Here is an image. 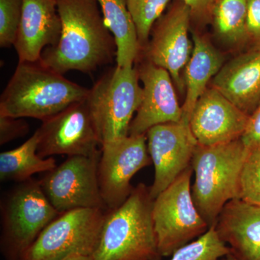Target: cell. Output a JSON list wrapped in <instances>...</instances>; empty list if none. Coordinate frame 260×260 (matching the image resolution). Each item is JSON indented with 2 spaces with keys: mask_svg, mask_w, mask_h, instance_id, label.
Masks as SVG:
<instances>
[{
  "mask_svg": "<svg viewBox=\"0 0 260 260\" xmlns=\"http://www.w3.org/2000/svg\"><path fill=\"white\" fill-rule=\"evenodd\" d=\"M248 0H215L210 23L218 39L229 46L248 42Z\"/></svg>",
  "mask_w": 260,
  "mask_h": 260,
  "instance_id": "7402d4cb",
  "label": "cell"
},
{
  "mask_svg": "<svg viewBox=\"0 0 260 260\" xmlns=\"http://www.w3.org/2000/svg\"><path fill=\"white\" fill-rule=\"evenodd\" d=\"M104 210L80 208L59 214L41 232L20 260L93 256L105 219Z\"/></svg>",
  "mask_w": 260,
  "mask_h": 260,
  "instance_id": "ba28073f",
  "label": "cell"
},
{
  "mask_svg": "<svg viewBox=\"0 0 260 260\" xmlns=\"http://www.w3.org/2000/svg\"><path fill=\"white\" fill-rule=\"evenodd\" d=\"M89 89L67 79L40 61H19L0 99V115L44 121L75 103Z\"/></svg>",
  "mask_w": 260,
  "mask_h": 260,
  "instance_id": "7a4b0ae2",
  "label": "cell"
},
{
  "mask_svg": "<svg viewBox=\"0 0 260 260\" xmlns=\"http://www.w3.org/2000/svg\"><path fill=\"white\" fill-rule=\"evenodd\" d=\"M249 148L242 140L215 145L198 144L191 165L195 174L191 194L208 227L215 226L231 200L239 199V181Z\"/></svg>",
  "mask_w": 260,
  "mask_h": 260,
  "instance_id": "277c9868",
  "label": "cell"
},
{
  "mask_svg": "<svg viewBox=\"0 0 260 260\" xmlns=\"http://www.w3.org/2000/svg\"><path fill=\"white\" fill-rule=\"evenodd\" d=\"M147 145L155 169L150 194L155 199L191 165L198 143L191 132L189 120L183 117L150 128Z\"/></svg>",
  "mask_w": 260,
  "mask_h": 260,
  "instance_id": "4fadbf2b",
  "label": "cell"
},
{
  "mask_svg": "<svg viewBox=\"0 0 260 260\" xmlns=\"http://www.w3.org/2000/svg\"><path fill=\"white\" fill-rule=\"evenodd\" d=\"M191 34L193 50L184 70L186 96L182 106L183 117L188 120H190L195 104L208 88L210 80L224 64L223 55L206 38L194 30Z\"/></svg>",
  "mask_w": 260,
  "mask_h": 260,
  "instance_id": "d6986e66",
  "label": "cell"
},
{
  "mask_svg": "<svg viewBox=\"0 0 260 260\" xmlns=\"http://www.w3.org/2000/svg\"><path fill=\"white\" fill-rule=\"evenodd\" d=\"M30 126L23 118L0 115V145H3L28 134Z\"/></svg>",
  "mask_w": 260,
  "mask_h": 260,
  "instance_id": "4316f807",
  "label": "cell"
},
{
  "mask_svg": "<svg viewBox=\"0 0 260 260\" xmlns=\"http://www.w3.org/2000/svg\"><path fill=\"white\" fill-rule=\"evenodd\" d=\"M231 254L229 246L219 237L215 226L174 251L170 260H217Z\"/></svg>",
  "mask_w": 260,
  "mask_h": 260,
  "instance_id": "603a6c76",
  "label": "cell"
},
{
  "mask_svg": "<svg viewBox=\"0 0 260 260\" xmlns=\"http://www.w3.org/2000/svg\"><path fill=\"white\" fill-rule=\"evenodd\" d=\"M213 87L250 116L260 104V50H251L225 63L214 77Z\"/></svg>",
  "mask_w": 260,
  "mask_h": 260,
  "instance_id": "ac0fdd59",
  "label": "cell"
},
{
  "mask_svg": "<svg viewBox=\"0 0 260 260\" xmlns=\"http://www.w3.org/2000/svg\"><path fill=\"white\" fill-rule=\"evenodd\" d=\"M100 157L101 151L89 156H68L39 180L44 194L58 213L80 208L107 209L99 186Z\"/></svg>",
  "mask_w": 260,
  "mask_h": 260,
  "instance_id": "9c48e42d",
  "label": "cell"
},
{
  "mask_svg": "<svg viewBox=\"0 0 260 260\" xmlns=\"http://www.w3.org/2000/svg\"><path fill=\"white\" fill-rule=\"evenodd\" d=\"M246 31L253 49L260 50V0H248Z\"/></svg>",
  "mask_w": 260,
  "mask_h": 260,
  "instance_id": "83f0119b",
  "label": "cell"
},
{
  "mask_svg": "<svg viewBox=\"0 0 260 260\" xmlns=\"http://www.w3.org/2000/svg\"><path fill=\"white\" fill-rule=\"evenodd\" d=\"M138 70L143 85V97L130 124L129 135H146L153 126L180 121L182 107L169 72L147 59Z\"/></svg>",
  "mask_w": 260,
  "mask_h": 260,
  "instance_id": "5bb4252c",
  "label": "cell"
},
{
  "mask_svg": "<svg viewBox=\"0 0 260 260\" xmlns=\"http://www.w3.org/2000/svg\"><path fill=\"white\" fill-rule=\"evenodd\" d=\"M59 213L43 191L40 181L19 182L1 203L0 251L5 260H20L41 232Z\"/></svg>",
  "mask_w": 260,
  "mask_h": 260,
  "instance_id": "5b68a950",
  "label": "cell"
},
{
  "mask_svg": "<svg viewBox=\"0 0 260 260\" xmlns=\"http://www.w3.org/2000/svg\"><path fill=\"white\" fill-rule=\"evenodd\" d=\"M239 199L260 206V147L249 148L241 172Z\"/></svg>",
  "mask_w": 260,
  "mask_h": 260,
  "instance_id": "d4e9b609",
  "label": "cell"
},
{
  "mask_svg": "<svg viewBox=\"0 0 260 260\" xmlns=\"http://www.w3.org/2000/svg\"><path fill=\"white\" fill-rule=\"evenodd\" d=\"M241 140L247 148L260 147V104L249 116L247 126Z\"/></svg>",
  "mask_w": 260,
  "mask_h": 260,
  "instance_id": "f1b7e54d",
  "label": "cell"
},
{
  "mask_svg": "<svg viewBox=\"0 0 260 260\" xmlns=\"http://www.w3.org/2000/svg\"><path fill=\"white\" fill-rule=\"evenodd\" d=\"M37 153L42 158L56 155H94L100 152L99 134L85 100L75 103L42 121L37 130Z\"/></svg>",
  "mask_w": 260,
  "mask_h": 260,
  "instance_id": "8fae6325",
  "label": "cell"
},
{
  "mask_svg": "<svg viewBox=\"0 0 260 260\" xmlns=\"http://www.w3.org/2000/svg\"><path fill=\"white\" fill-rule=\"evenodd\" d=\"M150 187L135 186L120 206L106 213L93 260H160Z\"/></svg>",
  "mask_w": 260,
  "mask_h": 260,
  "instance_id": "3957f363",
  "label": "cell"
},
{
  "mask_svg": "<svg viewBox=\"0 0 260 260\" xmlns=\"http://www.w3.org/2000/svg\"><path fill=\"white\" fill-rule=\"evenodd\" d=\"M151 164L145 135H128L102 145L99 181L107 210L115 209L126 201L134 189L132 179Z\"/></svg>",
  "mask_w": 260,
  "mask_h": 260,
  "instance_id": "30bf717a",
  "label": "cell"
},
{
  "mask_svg": "<svg viewBox=\"0 0 260 260\" xmlns=\"http://www.w3.org/2000/svg\"><path fill=\"white\" fill-rule=\"evenodd\" d=\"M225 257L227 258L228 260H237L234 256L232 255V254H228Z\"/></svg>",
  "mask_w": 260,
  "mask_h": 260,
  "instance_id": "1f68e13d",
  "label": "cell"
},
{
  "mask_svg": "<svg viewBox=\"0 0 260 260\" xmlns=\"http://www.w3.org/2000/svg\"><path fill=\"white\" fill-rule=\"evenodd\" d=\"M107 28L115 39L116 66L133 67L139 55L138 32L127 8V0H96Z\"/></svg>",
  "mask_w": 260,
  "mask_h": 260,
  "instance_id": "ffe728a7",
  "label": "cell"
},
{
  "mask_svg": "<svg viewBox=\"0 0 260 260\" xmlns=\"http://www.w3.org/2000/svg\"><path fill=\"white\" fill-rule=\"evenodd\" d=\"M215 230L237 260H260V206L241 199L223 207Z\"/></svg>",
  "mask_w": 260,
  "mask_h": 260,
  "instance_id": "e0dca14e",
  "label": "cell"
},
{
  "mask_svg": "<svg viewBox=\"0 0 260 260\" xmlns=\"http://www.w3.org/2000/svg\"><path fill=\"white\" fill-rule=\"evenodd\" d=\"M61 34L54 47L43 51L40 61L64 75L75 70L90 74L116 58L115 39L106 25L96 0H56Z\"/></svg>",
  "mask_w": 260,
  "mask_h": 260,
  "instance_id": "6da1fadb",
  "label": "cell"
},
{
  "mask_svg": "<svg viewBox=\"0 0 260 260\" xmlns=\"http://www.w3.org/2000/svg\"><path fill=\"white\" fill-rule=\"evenodd\" d=\"M191 22L189 8L181 0H174L153 25L151 39L145 48L147 60L167 70L180 90L185 87L181 73L192 54Z\"/></svg>",
  "mask_w": 260,
  "mask_h": 260,
  "instance_id": "7c38bea8",
  "label": "cell"
},
{
  "mask_svg": "<svg viewBox=\"0 0 260 260\" xmlns=\"http://www.w3.org/2000/svg\"><path fill=\"white\" fill-rule=\"evenodd\" d=\"M139 73L133 67L109 70L89 89L85 99L101 146L129 135L133 116L143 97Z\"/></svg>",
  "mask_w": 260,
  "mask_h": 260,
  "instance_id": "8992f818",
  "label": "cell"
},
{
  "mask_svg": "<svg viewBox=\"0 0 260 260\" xmlns=\"http://www.w3.org/2000/svg\"><path fill=\"white\" fill-rule=\"evenodd\" d=\"M61 28L56 0H23L21 20L14 44L19 61L40 60L46 48L58 44Z\"/></svg>",
  "mask_w": 260,
  "mask_h": 260,
  "instance_id": "2e32d148",
  "label": "cell"
},
{
  "mask_svg": "<svg viewBox=\"0 0 260 260\" xmlns=\"http://www.w3.org/2000/svg\"><path fill=\"white\" fill-rule=\"evenodd\" d=\"M217 260H228L227 259V258L226 257H225V258H220V259H217Z\"/></svg>",
  "mask_w": 260,
  "mask_h": 260,
  "instance_id": "d6a6232c",
  "label": "cell"
},
{
  "mask_svg": "<svg viewBox=\"0 0 260 260\" xmlns=\"http://www.w3.org/2000/svg\"><path fill=\"white\" fill-rule=\"evenodd\" d=\"M61 260H93V256H74L70 257L65 258Z\"/></svg>",
  "mask_w": 260,
  "mask_h": 260,
  "instance_id": "4dcf8cb0",
  "label": "cell"
},
{
  "mask_svg": "<svg viewBox=\"0 0 260 260\" xmlns=\"http://www.w3.org/2000/svg\"><path fill=\"white\" fill-rule=\"evenodd\" d=\"M171 0H127V8L138 32L140 48L146 47L153 25L167 9Z\"/></svg>",
  "mask_w": 260,
  "mask_h": 260,
  "instance_id": "cb8c5ba5",
  "label": "cell"
},
{
  "mask_svg": "<svg viewBox=\"0 0 260 260\" xmlns=\"http://www.w3.org/2000/svg\"><path fill=\"white\" fill-rule=\"evenodd\" d=\"M37 132L23 144L0 154V179L2 181H23L32 179L38 173H47L56 167L52 157L42 158L37 153Z\"/></svg>",
  "mask_w": 260,
  "mask_h": 260,
  "instance_id": "44dd1931",
  "label": "cell"
},
{
  "mask_svg": "<svg viewBox=\"0 0 260 260\" xmlns=\"http://www.w3.org/2000/svg\"><path fill=\"white\" fill-rule=\"evenodd\" d=\"M190 10L191 21L210 23V14L215 0H181Z\"/></svg>",
  "mask_w": 260,
  "mask_h": 260,
  "instance_id": "f546056e",
  "label": "cell"
},
{
  "mask_svg": "<svg viewBox=\"0 0 260 260\" xmlns=\"http://www.w3.org/2000/svg\"><path fill=\"white\" fill-rule=\"evenodd\" d=\"M249 116L213 87L195 104L189 125L198 144L215 145L240 139Z\"/></svg>",
  "mask_w": 260,
  "mask_h": 260,
  "instance_id": "9a60e30c",
  "label": "cell"
},
{
  "mask_svg": "<svg viewBox=\"0 0 260 260\" xmlns=\"http://www.w3.org/2000/svg\"><path fill=\"white\" fill-rule=\"evenodd\" d=\"M192 174L190 165L153 200L152 216L161 256H172L209 229L193 200Z\"/></svg>",
  "mask_w": 260,
  "mask_h": 260,
  "instance_id": "52a82bcc",
  "label": "cell"
},
{
  "mask_svg": "<svg viewBox=\"0 0 260 260\" xmlns=\"http://www.w3.org/2000/svg\"><path fill=\"white\" fill-rule=\"evenodd\" d=\"M23 0H0V47L14 46L21 20Z\"/></svg>",
  "mask_w": 260,
  "mask_h": 260,
  "instance_id": "484cf974",
  "label": "cell"
}]
</instances>
